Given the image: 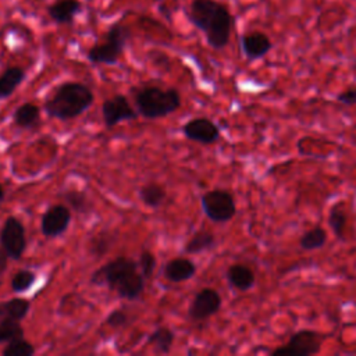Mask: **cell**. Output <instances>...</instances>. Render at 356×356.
<instances>
[{
  "label": "cell",
  "mask_w": 356,
  "mask_h": 356,
  "mask_svg": "<svg viewBox=\"0 0 356 356\" xmlns=\"http://www.w3.org/2000/svg\"><path fill=\"white\" fill-rule=\"evenodd\" d=\"M328 224L337 238L343 239V229L346 227V214L339 207H332L328 216Z\"/></svg>",
  "instance_id": "obj_29"
},
{
  "label": "cell",
  "mask_w": 356,
  "mask_h": 356,
  "mask_svg": "<svg viewBox=\"0 0 356 356\" xmlns=\"http://www.w3.org/2000/svg\"><path fill=\"white\" fill-rule=\"evenodd\" d=\"M188 18L204 33L210 47L221 50L228 44L234 17L222 3L216 0H192L188 10Z\"/></svg>",
  "instance_id": "obj_1"
},
{
  "label": "cell",
  "mask_w": 356,
  "mask_h": 356,
  "mask_svg": "<svg viewBox=\"0 0 356 356\" xmlns=\"http://www.w3.org/2000/svg\"><path fill=\"white\" fill-rule=\"evenodd\" d=\"M241 47L249 60H257L271 50L273 43L266 33L254 31L241 38Z\"/></svg>",
  "instance_id": "obj_14"
},
{
  "label": "cell",
  "mask_w": 356,
  "mask_h": 356,
  "mask_svg": "<svg viewBox=\"0 0 356 356\" xmlns=\"http://www.w3.org/2000/svg\"><path fill=\"white\" fill-rule=\"evenodd\" d=\"M31 309V303L24 298H13L6 302H0V321L13 318L22 320L26 317Z\"/></svg>",
  "instance_id": "obj_18"
},
{
  "label": "cell",
  "mask_w": 356,
  "mask_h": 356,
  "mask_svg": "<svg viewBox=\"0 0 356 356\" xmlns=\"http://www.w3.org/2000/svg\"><path fill=\"white\" fill-rule=\"evenodd\" d=\"M323 337L313 330H299L293 332L289 341L270 352L271 356H310L321 350Z\"/></svg>",
  "instance_id": "obj_6"
},
{
  "label": "cell",
  "mask_w": 356,
  "mask_h": 356,
  "mask_svg": "<svg viewBox=\"0 0 356 356\" xmlns=\"http://www.w3.org/2000/svg\"><path fill=\"white\" fill-rule=\"evenodd\" d=\"M172 342H174V332L165 327H160L154 330L147 339V343L152 345L159 353H168L171 350Z\"/></svg>",
  "instance_id": "obj_24"
},
{
  "label": "cell",
  "mask_w": 356,
  "mask_h": 356,
  "mask_svg": "<svg viewBox=\"0 0 356 356\" xmlns=\"http://www.w3.org/2000/svg\"><path fill=\"white\" fill-rule=\"evenodd\" d=\"M106 324L114 328H121L125 327L128 324V314L122 310H113L107 318H106Z\"/></svg>",
  "instance_id": "obj_31"
},
{
  "label": "cell",
  "mask_w": 356,
  "mask_h": 356,
  "mask_svg": "<svg viewBox=\"0 0 356 356\" xmlns=\"http://www.w3.org/2000/svg\"><path fill=\"white\" fill-rule=\"evenodd\" d=\"M8 253L4 250V248L1 246L0 248V275L6 271V268H7V261H8Z\"/></svg>",
  "instance_id": "obj_33"
},
{
  "label": "cell",
  "mask_w": 356,
  "mask_h": 356,
  "mask_svg": "<svg viewBox=\"0 0 356 356\" xmlns=\"http://www.w3.org/2000/svg\"><path fill=\"white\" fill-rule=\"evenodd\" d=\"M40 117V110L33 103H24L21 104L13 115V121L19 128H31L36 124Z\"/></svg>",
  "instance_id": "obj_19"
},
{
  "label": "cell",
  "mask_w": 356,
  "mask_h": 356,
  "mask_svg": "<svg viewBox=\"0 0 356 356\" xmlns=\"http://www.w3.org/2000/svg\"><path fill=\"white\" fill-rule=\"evenodd\" d=\"M138 111H135L131 104L128 103V99L122 95H115L113 97H108L102 104V115L106 127L111 128L121 121L135 120L138 117Z\"/></svg>",
  "instance_id": "obj_9"
},
{
  "label": "cell",
  "mask_w": 356,
  "mask_h": 356,
  "mask_svg": "<svg viewBox=\"0 0 356 356\" xmlns=\"http://www.w3.org/2000/svg\"><path fill=\"white\" fill-rule=\"evenodd\" d=\"M64 200L71 206L72 210H75L76 213H89L92 210V203L88 199V196L81 192V191H75V189H70L63 195Z\"/></svg>",
  "instance_id": "obj_25"
},
{
  "label": "cell",
  "mask_w": 356,
  "mask_h": 356,
  "mask_svg": "<svg viewBox=\"0 0 356 356\" xmlns=\"http://www.w3.org/2000/svg\"><path fill=\"white\" fill-rule=\"evenodd\" d=\"M0 245L14 260L21 259L26 249V236L22 222L17 217H7L0 231Z\"/></svg>",
  "instance_id": "obj_8"
},
{
  "label": "cell",
  "mask_w": 356,
  "mask_h": 356,
  "mask_svg": "<svg viewBox=\"0 0 356 356\" xmlns=\"http://www.w3.org/2000/svg\"><path fill=\"white\" fill-rule=\"evenodd\" d=\"M195 273H196L195 263L185 257L172 259L164 267V277L171 282L188 281L195 275Z\"/></svg>",
  "instance_id": "obj_15"
},
{
  "label": "cell",
  "mask_w": 356,
  "mask_h": 356,
  "mask_svg": "<svg viewBox=\"0 0 356 356\" xmlns=\"http://www.w3.org/2000/svg\"><path fill=\"white\" fill-rule=\"evenodd\" d=\"M204 214L214 222H227L236 213L234 196L222 189H213L202 196Z\"/></svg>",
  "instance_id": "obj_7"
},
{
  "label": "cell",
  "mask_w": 356,
  "mask_h": 356,
  "mask_svg": "<svg viewBox=\"0 0 356 356\" xmlns=\"http://www.w3.org/2000/svg\"><path fill=\"white\" fill-rule=\"evenodd\" d=\"M25 79V71L21 67H8L0 75V100L10 97Z\"/></svg>",
  "instance_id": "obj_17"
},
{
  "label": "cell",
  "mask_w": 356,
  "mask_h": 356,
  "mask_svg": "<svg viewBox=\"0 0 356 356\" xmlns=\"http://www.w3.org/2000/svg\"><path fill=\"white\" fill-rule=\"evenodd\" d=\"M3 199H4V189H3V186L0 185V202H3Z\"/></svg>",
  "instance_id": "obj_34"
},
{
  "label": "cell",
  "mask_w": 356,
  "mask_h": 356,
  "mask_svg": "<svg viewBox=\"0 0 356 356\" xmlns=\"http://www.w3.org/2000/svg\"><path fill=\"white\" fill-rule=\"evenodd\" d=\"M36 281V274L31 270H19L11 280V289L17 293L26 292Z\"/></svg>",
  "instance_id": "obj_28"
},
{
  "label": "cell",
  "mask_w": 356,
  "mask_h": 356,
  "mask_svg": "<svg viewBox=\"0 0 356 356\" xmlns=\"http://www.w3.org/2000/svg\"><path fill=\"white\" fill-rule=\"evenodd\" d=\"M337 100L342 104H346V106H355L356 104V86H352L346 90H342L337 96Z\"/></svg>",
  "instance_id": "obj_32"
},
{
  "label": "cell",
  "mask_w": 356,
  "mask_h": 356,
  "mask_svg": "<svg viewBox=\"0 0 356 356\" xmlns=\"http://www.w3.org/2000/svg\"><path fill=\"white\" fill-rule=\"evenodd\" d=\"M92 90L81 82H64L44 103L49 117L67 121L81 115L93 103Z\"/></svg>",
  "instance_id": "obj_2"
},
{
  "label": "cell",
  "mask_w": 356,
  "mask_h": 356,
  "mask_svg": "<svg viewBox=\"0 0 356 356\" xmlns=\"http://www.w3.org/2000/svg\"><path fill=\"white\" fill-rule=\"evenodd\" d=\"M129 38V29L125 25L117 22L107 31L102 43H97L88 50L86 57L93 64H117L127 47Z\"/></svg>",
  "instance_id": "obj_4"
},
{
  "label": "cell",
  "mask_w": 356,
  "mask_h": 356,
  "mask_svg": "<svg viewBox=\"0 0 356 356\" xmlns=\"http://www.w3.org/2000/svg\"><path fill=\"white\" fill-rule=\"evenodd\" d=\"M115 234L114 232H108V231H102L96 235H93L88 243V249H89V253L92 256H96V257H102L103 254H106L114 241H115Z\"/></svg>",
  "instance_id": "obj_21"
},
{
  "label": "cell",
  "mask_w": 356,
  "mask_h": 356,
  "mask_svg": "<svg viewBox=\"0 0 356 356\" xmlns=\"http://www.w3.org/2000/svg\"><path fill=\"white\" fill-rule=\"evenodd\" d=\"M83 6L79 0H54L47 6V15L60 25L72 24Z\"/></svg>",
  "instance_id": "obj_13"
},
{
  "label": "cell",
  "mask_w": 356,
  "mask_h": 356,
  "mask_svg": "<svg viewBox=\"0 0 356 356\" xmlns=\"http://www.w3.org/2000/svg\"><path fill=\"white\" fill-rule=\"evenodd\" d=\"M33 353H35L33 345L29 341H26L24 337L7 342V345L1 350L3 356H32Z\"/></svg>",
  "instance_id": "obj_26"
},
{
  "label": "cell",
  "mask_w": 356,
  "mask_h": 356,
  "mask_svg": "<svg viewBox=\"0 0 356 356\" xmlns=\"http://www.w3.org/2000/svg\"><path fill=\"white\" fill-rule=\"evenodd\" d=\"M182 132L188 139L202 145L214 143L220 138V128L211 120L204 117L189 120L182 127Z\"/></svg>",
  "instance_id": "obj_12"
},
{
  "label": "cell",
  "mask_w": 356,
  "mask_h": 356,
  "mask_svg": "<svg viewBox=\"0 0 356 356\" xmlns=\"http://www.w3.org/2000/svg\"><path fill=\"white\" fill-rule=\"evenodd\" d=\"M139 271L138 263L129 257H117L99 267L90 277V282L99 286H108L115 291L127 278Z\"/></svg>",
  "instance_id": "obj_5"
},
{
  "label": "cell",
  "mask_w": 356,
  "mask_h": 356,
  "mask_svg": "<svg viewBox=\"0 0 356 356\" xmlns=\"http://www.w3.org/2000/svg\"><path fill=\"white\" fill-rule=\"evenodd\" d=\"M154 1H161V0H154Z\"/></svg>",
  "instance_id": "obj_35"
},
{
  "label": "cell",
  "mask_w": 356,
  "mask_h": 356,
  "mask_svg": "<svg viewBox=\"0 0 356 356\" xmlns=\"http://www.w3.org/2000/svg\"><path fill=\"white\" fill-rule=\"evenodd\" d=\"M327 231L321 227H313L307 229L299 239V246L303 250H316L327 243Z\"/></svg>",
  "instance_id": "obj_20"
},
{
  "label": "cell",
  "mask_w": 356,
  "mask_h": 356,
  "mask_svg": "<svg viewBox=\"0 0 356 356\" xmlns=\"http://www.w3.org/2000/svg\"><path fill=\"white\" fill-rule=\"evenodd\" d=\"M227 280L232 288L242 292L249 291L256 284L254 273L252 271V268L242 263H235L228 267Z\"/></svg>",
  "instance_id": "obj_16"
},
{
  "label": "cell",
  "mask_w": 356,
  "mask_h": 356,
  "mask_svg": "<svg viewBox=\"0 0 356 356\" xmlns=\"http://www.w3.org/2000/svg\"><path fill=\"white\" fill-rule=\"evenodd\" d=\"M216 245V238L211 232L209 231H197L193 234V236L186 242L185 245V252L189 254L200 253L204 250H209L214 248Z\"/></svg>",
  "instance_id": "obj_22"
},
{
  "label": "cell",
  "mask_w": 356,
  "mask_h": 356,
  "mask_svg": "<svg viewBox=\"0 0 356 356\" xmlns=\"http://www.w3.org/2000/svg\"><path fill=\"white\" fill-rule=\"evenodd\" d=\"M135 104L142 117L153 120L172 114L179 108L181 96L172 88L161 89L157 86H147L136 92Z\"/></svg>",
  "instance_id": "obj_3"
},
{
  "label": "cell",
  "mask_w": 356,
  "mask_h": 356,
  "mask_svg": "<svg viewBox=\"0 0 356 356\" xmlns=\"http://www.w3.org/2000/svg\"><path fill=\"white\" fill-rule=\"evenodd\" d=\"M138 268L140 271V274L143 275L145 280L152 278L154 268H156V257L152 252L149 250H143L139 254V260H138Z\"/></svg>",
  "instance_id": "obj_30"
},
{
  "label": "cell",
  "mask_w": 356,
  "mask_h": 356,
  "mask_svg": "<svg viewBox=\"0 0 356 356\" xmlns=\"http://www.w3.org/2000/svg\"><path fill=\"white\" fill-rule=\"evenodd\" d=\"M71 221V211L64 204H54L49 207L40 222L42 234L47 238H57L63 235Z\"/></svg>",
  "instance_id": "obj_11"
},
{
  "label": "cell",
  "mask_w": 356,
  "mask_h": 356,
  "mask_svg": "<svg viewBox=\"0 0 356 356\" xmlns=\"http://www.w3.org/2000/svg\"><path fill=\"white\" fill-rule=\"evenodd\" d=\"M221 296L213 288H203L196 293L189 306V316L195 321L214 316L221 307Z\"/></svg>",
  "instance_id": "obj_10"
},
{
  "label": "cell",
  "mask_w": 356,
  "mask_h": 356,
  "mask_svg": "<svg viewBox=\"0 0 356 356\" xmlns=\"http://www.w3.org/2000/svg\"><path fill=\"white\" fill-rule=\"evenodd\" d=\"M139 197L147 207L157 209L165 200V189L157 184H147L139 189Z\"/></svg>",
  "instance_id": "obj_23"
},
{
  "label": "cell",
  "mask_w": 356,
  "mask_h": 356,
  "mask_svg": "<svg viewBox=\"0 0 356 356\" xmlns=\"http://www.w3.org/2000/svg\"><path fill=\"white\" fill-rule=\"evenodd\" d=\"M21 337H24V328L19 320L7 318L0 321V343H7Z\"/></svg>",
  "instance_id": "obj_27"
}]
</instances>
